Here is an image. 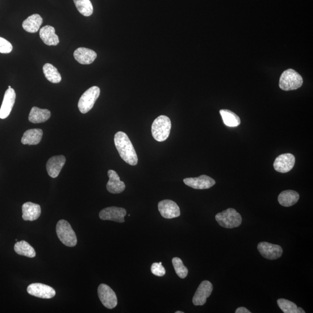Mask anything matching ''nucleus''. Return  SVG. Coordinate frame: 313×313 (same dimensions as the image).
<instances>
[{
	"mask_svg": "<svg viewBox=\"0 0 313 313\" xmlns=\"http://www.w3.org/2000/svg\"><path fill=\"white\" fill-rule=\"evenodd\" d=\"M115 144L120 157L125 162L132 166L137 164L138 159L135 150L126 133L122 131L117 132Z\"/></svg>",
	"mask_w": 313,
	"mask_h": 313,
	"instance_id": "f257e3e1",
	"label": "nucleus"
},
{
	"mask_svg": "<svg viewBox=\"0 0 313 313\" xmlns=\"http://www.w3.org/2000/svg\"><path fill=\"white\" fill-rule=\"evenodd\" d=\"M171 129V122L168 117L160 116L154 120L152 126V133L154 139L164 141L168 138Z\"/></svg>",
	"mask_w": 313,
	"mask_h": 313,
	"instance_id": "f03ea898",
	"label": "nucleus"
},
{
	"mask_svg": "<svg viewBox=\"0 0 313 313\" xmlns=\"http://www.w3.org/2000/svg\"><path fill=\"white\" fill-rule=\"evenodd\" d=\"M56 231L60 241L67 247H73L77 245L76 233L68 221L60 220L56 224Z\"/></svg>",
	"mask_w": 313,
	"mask_h": 313,
	"instance_id": "7ed1b4c3",
	"label": "nucleus"
},
{
	"mask_svg": "<svg viewBox=\"0 0 313 313\" xmlns=\"http://www.w3.org/2000/svg\"><path fill=\"white\" fill-rule=\"evenodd\" d=\"M303 82L302 77L294 69H290L282 73L279 87L283 91L295 90L301 87Z\"/></svg>",
	"mask_w": 313,
	"mask_h": 313,
	"instance_id": "20e7f679",
	"label": "nucleus"
},
{
	"mask_svg": "<svg viewBox=\"0 0 313 313\" xmlns=\"http://www.w3.org/2000/svg\"><path fill=\"white\" fill-rule=\"evenodd\" d=\"M217 222L220 226L226 229H233L240 226L242 217L235 209L229 208L215 216Z\"/></svg>",
	"mask_w": 313,
	"mask_h": 313,
	"instance_id": "39448f33",
	"label": "nucleus"
},
{
	"mask_svg": "<svg viewBox=\"0 0 313 313\" xmlns=\"http://www.w3.org/2000/svg\"><path fill=\"white\" fill-rule=\"evenodd\" d=\"M100 94L101 90L99 88L94 86L82 94L78 103V107L81 113L86 114L93 108Z\"/></svg>",
	"mask_w": 313,
	"mask_h": 313,
	"instance_id": "423d86ee",
	"label": "nucleus"
},
{
	"mask_svg": "<svg viewBox=\"0 0 313 313\" xmlns=\"http://www.w3.org/2000/svg\"><path fill=\"white\" fill-rule=\"evenodd\" d=\"M98 294L103 305L108 309H112L118 305V298L109 286L102 283L98 287Z\"/></svg>",
	"mask_w": 313,
	"mask_h": 313,
	"instance_id": "0eeeda50",
	"label": "nucleus"
},
{
	"mask_svg": "<svg viewBox=\"0 0 313 313\" xmlns=\"http://www.w3.org/2000/svg\"><path fill=\"white\" fill-rule=\"evenodd\" d=\"M258 251L262 254L263 257L269 260H275L280 258L282 255L283 250L280 246L261 242L258 245Z\"/></svg>",
	"mask_w": 313,
	"mask_h": 313,
	"instance_id": "6e6552de",
	"label": "nucleus"
},
{
	"mask_svg": "<svg viewBox=\"0 0 313 313\" xmlns=\"http://www.w3.org/2000/svg\"><path fill=\"white\" fill-rule=\"evenodd\" d=\"M158 208L161 216L165 219L178 218L181 215L180 208L172 200H162L158 203Z\"/></svg>",
	"mask_w": 313,
	"mask_h": 313,
	"instance_id": "1a4fd4ad",
	"label": "nucleus"
},
{
	"mask_svg": "<svg viewBox=\"0 0 313 313\" xmlns=\"http://www.w3.org/2000/svg\"><path fill=\"white\" fill-rule=\"evenodd\" d=\"M28 293L35 297L43 299H51L56 295L53 288L41 283H33L27 289Z\"/></svg>",
	"mask_w": 313,
	"mask_h": 313,
	"instance_id": "9d476101",
	"label": "nucleus"
},
{
	"mask_svg": "<svg viewBox=\"0 0 313 313\" xmlns=\"http://www.w3.org/2000/svg\"><path fill=\"white\" fill-rule=\"evenodd\" d=\"M127 211L124 208L116 207H108L100 212L99 217L103 220H111L118 223L125 222L124 217Z\"/></svg>",
	"mask_w": 313,
	"mask_h": 313,
	"instance_id": "9b49d317",
	"label": "nucleus"
},
{
	"mask_svg": "<svg viewBox=\"0 0 313 313\" xmlns=\"http://www.w3.org/2000/svg\"><path fill=\"white\" fill-rule=\"evenodd\" d=\"M295 163V157L293 154L286 153L281 154L275 158L273 166L277 172L287 173L294 168Z\"/></svg>",
	"mask_w": 313,
	"mask_h": 313,
	"instance_id": "f8f14e48",
	"label": "nucleus"
},
{
	"mask_svg": "<svg viewBox=\"0 0 313 313\" xmlns=\"http://www.w3.org/2000/svg\"><path fill=\"white\" fill-rule=\"evenodd\" d=\"M213 291L212 283L208 281H203L199 286L193 298V303L195 306H203L210 297Z\"/></svg>",
	"mask_w": 313,
	"mask_h": 313,
	"instance_id": "ddd939ff",
	"label": "nucleus"
},
{
	"mask_svg": "<svg viewBox=\"0 0 313 313\" xmlns=\"http://www.w3.org/2000/svg\"><path fill=\"white\" fill-rule=\"evenodd\" d=\"M185 184L194 189L203 190L210 189L215 185L214 179L203 175L197 178H188L183 180Z\"/></svg>",
	"mask_w": 313,
	"mask_h": 313,
	"instance_id": "4468645a",
	"label": "nucleus"
},
{
	"mask_svg": "<svg viewBox=\"0 0 313 313\" xmlns=\"http://www.w3.org/2000/svg\"><path fill=\"white\" fill-rule=\"evenodd\" d=\"M16 99V93L13 89H8L4 95L1 108H0V119H5L11 113Z\"/></svg>",
	"mask_w": 313,
	"mask_h": 313,
	"instance_id": "2eb2a0df",
	"label": "nucleus"
},
{
	"mask_svg": "<svg viewBox=\"0 0 313 313\" xmlns=\"http://www.w3.org/2000/svg\"><path fill=\"white\" fill-rule=\"evenodd\" d=\"M109 180H108L106 188L108 192L112 194H119L125 189V185L124 182L120 181V178L118 173L113 170H109L107 173Z\"/></svg>",
	"mask_w": 313,
	"mask_h": 313,
	"instance_id": "dca6fc26",
	"label": "nucleus"
},
{
	"mask_svg": "<svg viewBox=\"0 0 313 313\" xmlns=\"http://www.w3.org/2000/svg\"><path fill=\"white\" fill-rule=\"evenodd\" d=\"M66 162L64 156H53L49 158L47 163V170L48 175L52 178H55L60 175Z\"/></svg>",
	"mask_w": 313,
	"mask_h": 313,
	"instance_id": "f3484780",
	"label": "nucleus"
},
{
	"mask_svg": "<svg viewBox=\"0 0 313 313\" xmlns=\"http://www.w3.org/2000/svg\"><path fill=\"white\" fill-rule=\"evenodd\" d=\"M75 60L79 64L82 65H90L93 64L97 54L93 50L86 48H78L74 51L73 54Z\"/></svg>",
	"mask_w": 313,
	"mask_h": 313,
	"instance_id": "a211bd4d",
	"label": "nucleus"
},
{
	"mask_svg": "<svg viewBox=\"0 0 313 313\" xmlns=\"http://www.w3.org/2000/svg\"><path fill=\"white\" fill-rule=\"evenodd\" d=\"M22 218L25 221H35L41 215V210L39 204L27 202L22 206Z\"/></svg>",
	"mask_w": 313,
	"mask_h": 313,
	"instance_id": "6ab92c4d",
	"label": "nucleus"
},
{
	"mask_svg": "<svg viewBox=\"0 0 313 313\" xmlns=\"http://www.w3.org/2000/svg\"><path fill=\"white\" fill-rule=\"evenodd\" d=\"M40 37L46 45L56 46L60 43L59 37L55 34V28L48 25L40 29Z\"/></svg>",
	"mask_w": 313,
	"mask_h": 313,
	"instance_id": "aec40b11",
	"label": "nucleus"
},
{
	"mask_svg": "<svg viewBox=\"0 0 313 313\" xmlns=\"http://www.w3.org/2000/svg\"><path fill=\"white\" fill-rule=\"evenodd\" d=\"M43 135V131L41 129H29L24 133L21 141L23 145H38L40 143Z\"/></svg>",
	"mask_w": 313,
	"mask_h": 313,
	"instance_id": "412c9836",
	"label": "nucleus"
},
{
	"mask_svg": "<svg viewBox=\"0 0 313 313\" xmlns=\"http://www.w3.org/2000/svg\"><path fill=\"white\" fill-rule=\"evenodd\" d=\"M299 199V194L297 192L288 190L282 192L278 195V201L283 207H289L297 203Z\"/></svg>",
	"mask_w": 313,
	"mask_h": 313,
	"instance_id": "4be33fe9",
	"label": "nucleus"
},
{
	"mask_svg": "<svg viewBox=\"0 0 313 313\" xmlns=\"http://www.w3.org/2000/svg\"><path fill=\"white\" fill-rule=\"evenodd\" d=\"M43 19L39 14H33L23 21L22 27L24 31L31 33H35L39 31Z\"/></svg>",
	"mask_w": 313,
	"mask_h": 313,
	"instance_id": "5701e85b",
	"label": "nucleus"
},
{
	"mask_svg": "<svg viewBox=\"0 0 313 313\" xmlns=\"http://www.w3.org/2000/svg\"><path fill=\"white\" fill-rule=\"evenodd\" d=\"M51 112L47 109H41L37 107L32 108L29 120L32 123L38 124L47 122L51 118Z\"/></svg>",
	"mask_w": 313,
	"mask_h": 313,
	"instance_id": "b1692460",
	"label": "nucleus"
},
{
	"mask_svg": "<svg viewBox=\"0 0 313 313\" xmlns=\"http://www.w3.org/2000/svg\"><path fill=\"white\" fill-rule=\"evenodd\" d=\"M14 250L16 253L21 256L28 258H34L36 257V251L34 248L25 241H18L15 244Z\"/></svg>",
	"mask_w": 313,
	"mask_h": 313,
	"instance_id": "393cba45",
	"label": "nucleus"
},
{
	"mask_svg": "<svg viewBox=\"0 0 313 313\" xmlns=\"http://www.w3.org/2000/svg\"><path fill=\"white\" fill-rule=\"evenodd\" d=\"M220 114L222 116L224 124L227 127H236L241 124L239 117L231 110H220Z\"/></svg>",
	"mask_w": 313,
	"mask_h": 313,
	"instance_id": "a878e982",
	"label": "nucleus"
},
{
	"mask_svg": "<svg viewBox=\"0 0 313 313\" xmlns=\"http://www.w3.org/2000/svg\"><path fill=\"white\" fill-rule=\"evenodd\" d=\"M43 72L46 78L52 83H60L62 80L61 74L55 67L51 64H45L43 66Z\"/></svg>",
	"mask_w": 313,
	"mask_h": 313,
	"instance_id": "bb28decb",
	"label": "nucleus"
},
{
	"mask_svg": "<svg viewBox=\"0 0 313 313\" xmlns=\"http://www.w3.org/2000/svg\"><path fill=\"white\" fill-rule=\"evenodd\" d=\"M277 304L284 313H305L303 308L298 307L294 302L285 299H279Z\"/></svg>",
	"mask_w": 313,
	"mask_h": 313,
	"instance_id": "cd10ccee",
	"label": "nucleus"
},
{
	"mask_svg": "<svg viewBox=\"0 0 313 313\" xmlns=\"http://www.w3.org/2000/svg\"><path fill=\"white\" fill-rule=\"evenodd\" d=\"M75 6L80 13L84 16L93 14L94 8L90 0H73Z\"/></svg>",
	"mask_w": 313,
	"mask_h": 313,
	"instance_id": "c85d7f7f",
	"label": "nucleus"
},
{
	"mask_svg": "<svg viewBox=\"0 0 313 313\" xmlns=\"http://www.w3.org/2000/svg\"><path fill=\"white\" fill-rule=\"evenodd\" d=\"M173 264L175 272L181 278H185L188 274V269L183 265V263L180 258H174L173 259Z\"/></svg>",
	"mask_w": 313,
	"mask_h": 313,
	"instance_id": "c756f323",
	"label": "nucleus"
},
{
	"mask_svg": "<svg viewBox=\"0 0 313 313\" xmlns=\"http://www.w3.org/2000/svg\"><path fill=\"white\" fill-rule=\"evenodd\" d=\"M152 274L156 276L162 277L165 274V269L162 265V263H154L151 267Z\"/></svg>",
	"mask_w": 313,
	"mask_h": 313,
	"instance_id": "7c9ffc66",
	"label": "nucleus"
},
{
	"mask_svg": "<svg viewBox=\"0 0 313 313\" xmlns=\"http://www.w3.org/2000/svg\"><path fill=\"white\" fill-rule=\"evenodd\" d=\"M13 47L9 41L0 37V53H9L12 51Z\"/></svg>",
	"mask_w": 313,
	"mask_h": 313,
	"instance_id": "2f4dec72",
	"label": "nucleus"
},
{
	"mask_svg": "<svg viewBox=\"0 0 313 313\" xmlns=\"http://www.w3.org/2000/svg\"><path fill=\"white\" fill-rule=\"evenodd\" d=\"M250 311H249L247 308H246L244 307H240L238 308L236 311V313H250Z\"/></svg>",
	"mask_w": 313,
	"mask_h": 313,
	"instance_id": "473e14b6",
	"label": "nucleus"
},
{
	"mask_svg": "<svg viewBox=\"0 0 313 313\" xmlns=\"http://www.w3.org/2000/svg\"><path fill=\"white\" fill-rule=\"evenodd\" d=\"M176 313H184V312L178 311H176Z\"/></svg>",
	"mask_w": 313,
	"mask_h": 313,
	"instance_id": "72a5a7b5",
	"label": "nucleus"
},
{
	"mask_svg": "<svg viewBox=\"0 0 313 313\" xmlns=\"http://www.w3.org/2000/svg\"><path fill=\"white\" fill-rule=\"evenodd\" d=\"M8 89H11V86L8 87Z\"/></svg>",
	"mask_w": 313,
	"mask_h": 313,
	"instance_id": "f704fd0d",
	"label": "nucleus"
}]
</instances>
